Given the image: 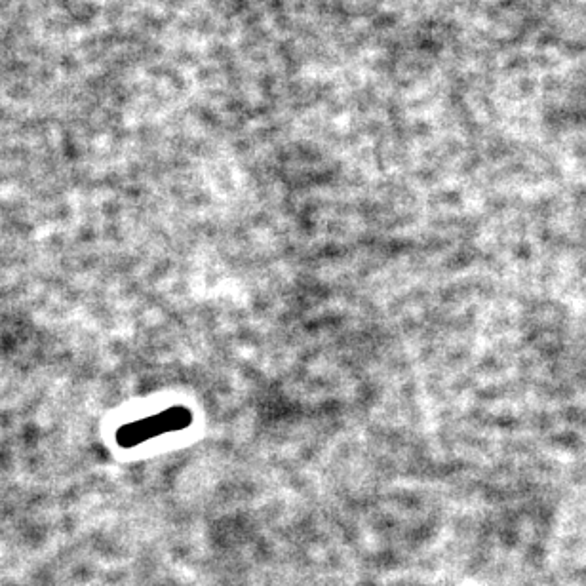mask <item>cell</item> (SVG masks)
Returning a JSON list of instances; mask_svg holds the SVG:
<instances>
[{
  "label": "cell",
  "mask_w": 586,
  "mask_h": 586,
  "mask_svg": "<svg viewBox=\"0 0 586 586\" xmlns=\"http://www.w3.org/2000/svg\"><path fill=\"white\" fill-rule=\"evenodd\" d=\"M193 423V413L187 408H170L147 419H139L120 427L117 442L122 448H134L166 432L185 429Z\"/></svg>",
  "instance_id": "1"
}]
</instances>
